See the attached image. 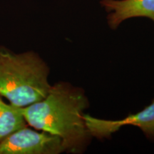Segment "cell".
Listing matches in <instances>:
<instances>
[{"instance_id": "6da1fadb", "label": "cell", "mask_w": 154, "mask_h": 154, "mask_svg": "<svg viewBox=\"0 0 154 154\" xmlns=\"http://www.w3.org/2000/svg\"><path fill=\"white\" fill-rule=\"evenodd\" d=\"M88 106L82 88L58 82L45 98L22 108V111L29 126L59 136L65 151L77 153L87 145L91 136L84 119Z\"/></svg>"}, {"instance_id": "7a4b0ae2", "label": "cell", "mask_w": 154, "mask_h": 154, "mask_svg": "<svg viewBox=\"0 0 154 154\" xmlns=\"http://www.w3.org/2000/svg\"><path fill=\"white\" fill-rule=\"evenodd\" d=\"M49 69L34 51L15 53L0 46V96L20 108L41 101L49 93Z\"/></svg>"}, {"instance_id": "3957f363", "label": "cell", "mask_w": 154, "mask_h": 154, "mask_svg": "<svg viewBox=\"0 0 154 154\" xmlns=\"http://www.w3.org/2000/svg\"><path fill=\"white\" fill-rule=\"evenodd\" d=\"M65 151L59 136L28 126L9 135L0 143V154H58Z\"/></svg>"}, {"instance_id": "277c9868", "label": "cell", "mask_w": 154, "mask_h": 154, "mask_svg": "<svg viewBox=\"0 0 154 154\" xmlns=\"http://www.w3.org/2000/svg\"><path fill=\"white\" fill-rule=\"evenodd\" d=\"M84 119L91 136L103 139L109 138L121 127L131 125L142 130L146 137L154 140V99L143 110L121 120H106L84 114Z\"/></svg>"}, {"instance_id": "5b68a950", "label": "cell", "mask_w": 154, "mask_h": 154, "mask_svg": "<svg viewBox=\"0 0 154 154\" xmlns=\"http://www.w3.org/2000/svg\"><path fill=\"white\" fill-rule=\"evenodd\" d=\"M101 5L108 12V24L112 29L133 17H147L154 22V0H102Z\"/></svg>"}, {"instance_id": "8992f818", "label": "cell", "mask_w": 154, "mask_h": 154, "mask_svg": "<svg viewBox=\"0 0 154 154\" xmlns=\"http://www.w3.org/2000/svg\"><path fill=\"white\" fill-rule=\"evenodd\" d=\"M0 96V143L17 130L29 126L22 108L7 103Z\"/></svg>"}]
</instances>
